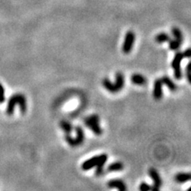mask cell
I'll list each match as a JSON object with an SVG mask.
<instances>
[{
	"label": "cell",
	"mask_w": 191,
	"mask_h": 191,
	"mask_svg": "<svg viewBox=\"0 0 191 191\" xmlns=\"http://www.w3.org/2000/svg\"><path fill=\"white\" fill-rule=\"evenodd\" d=\"M16 104H18L20 107V110L22 114L26 112V108H27V104H26V99L25 96L21 93H16L12 96L8 101L7 107H6V113L7 115H11L14 113V107Z\"/></svg>",
	"instance_id": "1"
},
{
	"label": "cell",
	"mask_w": 191,
	"mask_h": 191,
	"mask_svg": "<svg viewBox=\"0 0 191 191\" xmlns=\"http://www.w3.org/2000/svg\"><path fill=\"white\" fill-rule=\"evenodd\" d=\"M124 76L122 72H117L115 74V82L111 83L107 78H104L102 81L103 87L111 93H116L119 92L124 86Z\"/></svg>",
	"instance_id": "2"
},
{
	"label": "cell",
	"mask_w": 191,
	"mask_h": 191,
	"mask_svg": "<svg viewBox=\"0 0 191 191\" xmlns=\"http://www.w3.org/2000/svg\"><path fill=\"white\" fill-rule=\"evenodd\" d=\"M107 160V154H102L99 155L94 156L92 158L84 161L81 165L82 170H91L96 166H99V165H104Z\"/></svg>",
	"instance_id": "3"
},
{
	"label": "cell",
	"mask_w": 191,
	"mask_h": 191,
	"mask_svg": "<svg viewBox=\"0 0 191 191\" xmlns=\"http://www.w3.org/2000/svg\"><path fill=\"white\" fill-rule=\"evenodd\" d=\"M84 123L96 135H100L103 133V130L99 126V116L96 114H93L85 118Z\"/></svg>",
	"instance_id": "4"
},
{
	"label": "cell",
	"mask_w": 191,
	"mask_h": 191,
	"mask_svg": "<svg viewBox=\"0 0 191 191\" xmlns=\"http://www.w3.org/2000/svg\"><path fill=\"white\" fill-rule=\"evenodd\" d=\"M75 129L76 132V136L75 138L71 137L69 134H65V140L72 147L80 146L84 140V133L82 127L80 126H77Z\"/></svg>",
	"instance_id": "5"
},
{
	"label": "cell",
	"mask_w": 191,
	"mask_h": 191,
	"mask_svg": "<svg viewBox=\"0 0 191 191\" xmlns=\"http://www.w3.org/2000/svg\"><path fill=\"white\" fill-rule=\"evenodd\" d=\"M183 58L184 57L182 53L178 51V52L175 53L174 57H173V60H172L171 66L174 69V77L177 80H180L182 77V73H181V62Z\"/></svg>",
	"instance_id": "6"
},
{
	"label": "cell",
	"mask_w": 191,
	"mask_h": 191,
	"mask_svg": "<svg viewBox=\"0 0 191 191\" xmlns=\"http://www.w3.org/2000/svg\"><path fill=\"white\" fill-rule=\"evenodd\" d=\"M134 40H135V34H134V32H127L126 35H125L123 48H122L123 53H126V54L131 53L133 45H134Z\"/></svg>",
	"instance_id": "7"
},
{
	"label": "cell",
	"mask_w": 191,
	"mask_h": 191,
	"mask_svg": "<svg viewBox=\"0 0 191 191\" xmlns=\"http://www.w3.org/2000/svg\"><path fill=\"white\" fill-rule=\"evenodd\" d=\"M149 175L151 177L152 181H154V185L152 186H150V189L153 191H157L160 189V187L162 186V181L161 177H160L159 173H158L157 170L154 168H150L148 171Z\"/></svg>",
	"instance_id": "8"
},
{
	"label": "cell",
	"mask_w": 191,
	"mask_h": 191,
	"mask_svg": "<svg viewBox=\"0 0 191 191\" xmlns=\"http://www.w3.org/2000/svg\"><path fill=\"white\" fill-rule=\"evenodd\" d=\"M162 82L161 79H157L154 83V91L153 96L154 98L157 100L161 99L162 97Z\"/></svg>",
	"instance_id": "9"
},
{
	"label": "cell",
	"mask_w": 191,
	"mask_h": 191,
	"mask_svg": "<svg viewBox=\"0 0 191 191\" xmlns=\"http://www.w3.org/2000/svg\"><path fill=\"white\" fill-rule=\"evenodd\" d=\"M107 186L110 188H116L120 191H124L127 189L126 184L120 179H111L107 182Z\"/></svg>",
	"instance_id": "10"
},
{
	"label": "cell",
	"mask_w": 191,
	"mask_h": 191,
	"mask_svg": "<svg viewBox=\"0 0 191 191\" xmlns=\"http://www.w3.org/2000/svg\"><path fill=\"white\" fill-rule=\"evenodd\" d=\"M131 80L133 84L136 85H145L146 84V79L141 74L134 73L131 76Z\"/></svg>",
	"instance_id": "11"
},
{
	"label": "cell",
	"mask_w": 191,
	"mask_h": 191,
	"mask_svg": "<svg viewBox=\"0 0 191 191\" xmlns=\"http://www.w3.org/2000/svg\"><path fill=\"white\" fill-rule=\"evenodd\" d=\"M161 80H162V84H166V85L167 86V88H169L170 91H172V92H175L176 90H177V85L174 84V82H173L169 76H164Z\"/></svg>",
	"instance_id": "12"
},
{
	"label": "cell",
	"mask_w": 191,
	"mask_h": 191,
	"mask_svg": "<svg viewBox=\"0 0 191 191\" xmlns=\"http://www.w3.org/2000/svg\"><path fill=\"white\" fill-rule=\"evenodd\" d=\"M190 173H178L174 177V179L177 182L183 183L190 180Z\"/></svg>",
	"instance_id": "13"
},
{
	"label": "cell",
	"mask_w": 191,
	"mask_h": 191,
	"mask_svg": "<svg viewBox=\"0 0 191 191\" xmlns=\"http://www.w3.org/2000/svg\"><path fill=\"white\" fill-rule=\"evenodd\" d=\"M60 127L65 132V134H70L72 131V130H73V126H72V123L67 120L60 121Z\"/></svg>",
	"instance_id": "14"
},
{
	"label": "cell",
	"mask_w": 191,
	"mask_h": 191,
	"mask_svg": "<svg viewBox=\"0 0 191 191\" xmlns=\"http://www.w3.org/2000/svg\"><path fill=\"white\" fill-rule=\"evenodd\" d=\"M123 169V164L120 162H112L107 166V170L110 172L120 171Z\"/></svg>",
	"instance_id": "15"
},
{
	"label": "cell",
	"mask_w": 191,
	"mask_h": 191,
	"mask_svg": "<svg viewBox=\"0 0 191 191\" xmlns=\"http://www.w3.org/2000/svg\"><path fill=\"white\" fill-rule=\"evenodd\" d=\"M170 37L166 33H160L155 37V41L158 43H162L165 41H170Z\"/></svg>",
	"instance_id": "16"
},
{
	"label": "cell",
	"mask_w": 191,
	"mask_h": 191,
	"mask_svg": "<svg viewBox=\"0 0 191 191\" xmlns=\"http://www.w3.org/2000/svg\"><path fill=\"white\" fill-rule=\"evenodd\" d=\"M172 33H173V37H174V38H175L177 41L182 43V41H183V35H182V33H181V31L178 29V28L176 27L173 28V29H172Z\"/></svg>",
	"instance_id": "17"
},
{
	"label": "cell",
	"mask_w": 191,
	"mask_h": 191,
	"mask_svg": "<svg viewBox=\"0 0 191 191\" xmlns=\"http://www.w3.org/2000/svg\"><path fill=\"white\" fill-rule=\"evenodd\" d=\"M181 45V43L177 41L176 39H173V40L170 39V41H169V47L171 50H177V49H179Z\"/></svg>",
	"instance_id": "18"
},
{
	"label": "cell",
	"mask_w": 191,
	"mask_h": 191,
	"mask_svg": "<svg viewBox=\"0 0 191 191\" xmlns=\"http://www.w3.org/2000/svg\"><path fill=\"white\" fill-rule=\"evenodd\" d=\"M5 101V90L3 86L0 83V103H2Z\"/></svg>",
	"instance_id": "19"
},
{
	"label": "cell",
	"mask_w": 191,
	"mask_h": 191,
	"mask_svg": "<svg viewBox=\"0 0 191 191\" xmlns=\"http://www.w3.org/2000/svg\"><path fill=\"white\" fill-rule=\"evenodd\" d=\"M138 189H140L141 191H149L150 190V186L146 182H142L140 185H139Z\"/></svg>",
	"instance_id": "20"
},
{
	"label": "cell",
	"mask_w": 191,
	"mask_h": 191,
	"mask_svg": "<svg viewBox=\"0 0 191 191\" xmlns=\"http://www.w3.org/2000/svg\"><path fill=\"white\" fill-rule=\"evenodd\" d=\"M190 65L191 63L189 62L186 66V71H185V73H186V77H187V80L189 83H190Z\"/></svg>",
	"instance_id": "21"
},
{
	"label": "cell",
	"mask_w": 191,
	"mask_h": 191,
	"mask_svg": "<svg viewBox=\"0 0 191 191\" xmlns=\"http://www.w3.org/2000/svg\"><path fill=\"white\" fill-rule=\"evenodd\" d=\"M182 54H183V57H186V58H189L191 56V51H190V49L189 48H188V49H186L185 50V52L184 53H182Z\"/></svg>",
	"instance_id": "22"
}]
</instances>
